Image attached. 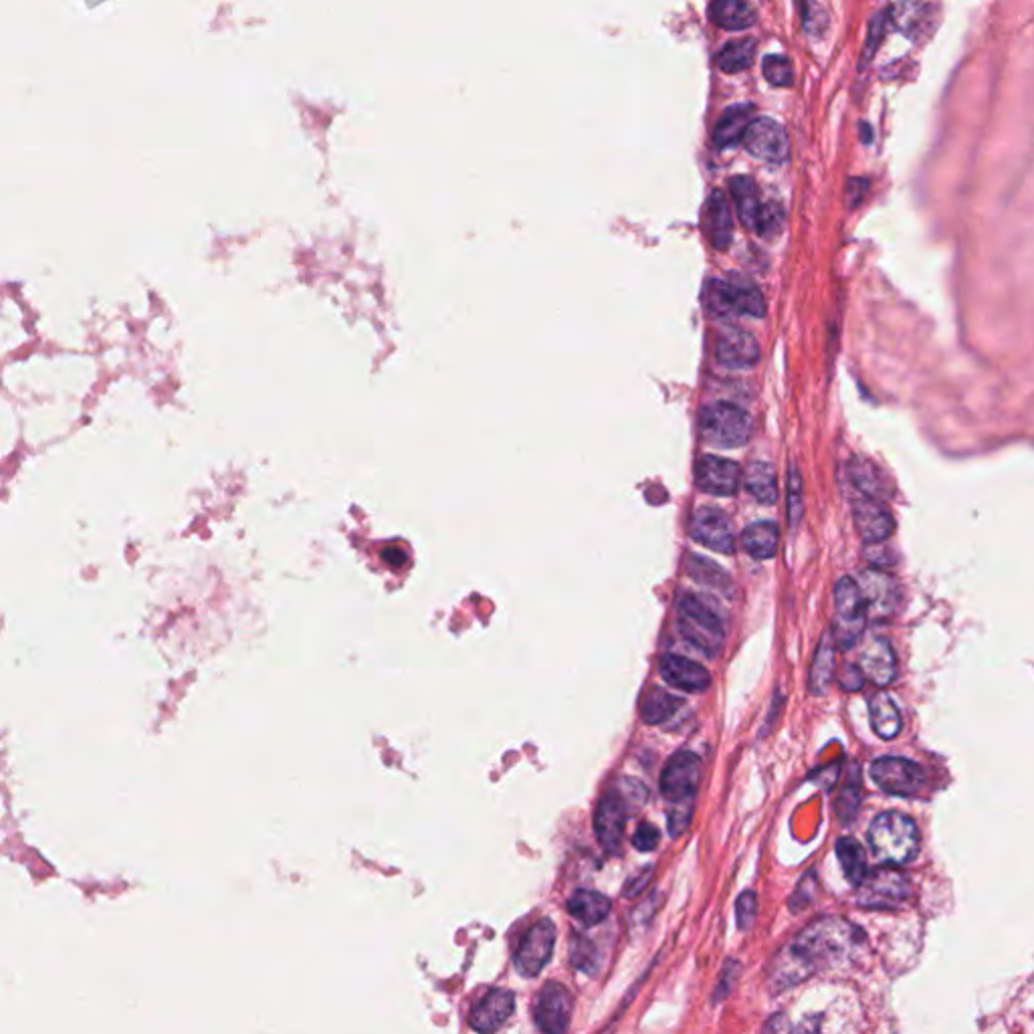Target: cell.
<instances>
[{"mask_svg": "<svg viewBox=\"0 0 1034 1034\" xmlns=\"http://www.w3.org/2000/svg\"><path fill=\"white\" fill-rule=\"evenodd\" d=\"M863 932L841 917H822L810 923L788 944L770 966V982L790 988L810 974L845 964L863 946Z\"/></svg>", "mask_w": 1034, "mask_h": 1034, "instance_id": "cell-1", "label": "cell"}, {"mask_svg": "<svg viewBox=\"0 0 1034 1034\" xmlns=\"http://www.w3.org/2000/svg\"><path fill=\"white\" fill-rule=\"evenodd\" d=\"M869 845L879 863L905 865L919 853L917 824L901 812H883L869 826Z\"/></svg>", "mask_w": 1034, "mask_h": 1034, "instance_id": "cell-2", "label": "cell"}, {"mask_svg": "<svg viewBox=\"0 0 1034 1034\" xmlns=\"http://www.w3.org/2000/svg\"><path fill=\"white\" fill-rule=\"evenodd\" d=\"M677 623L685 641L713 657L726 637V625L717 606L699 594H683L677 604Z\"/></svg>", "mask_w": 1034, "mask_h": 1034, "instance_id": "cell-3", "label": "cell"}, {"mask_svg": "<svg viewBox=\"0 0 1034 1034\" xmlns=\"http://www.w3.org/2000/svg\"><path fill=\"white\" fill-rule=\"evenodd\" d=\"M701 437L707 445L719 449L744 447L752 437V417L732 402H715L701 410Z\"/></svg>", "mask_w": 1034, "mask_h": 1034, "instance_id": "cell-4", "label": "cell"}, {"mask_svg": "<svg viewBox=\"0 0 1034 1034\" xmlns=\"http://www.w3.org/2000/svg\"><path fill=\"white\" fill-rule=\"evenodd\" d=\"M835 616H833V637L841 649H851L859 643L867 627V602L859 582L853 578H841L835 586Z\"/></svg>", "mask_w": 1034, "mask_h": 1034, "instance_id": "cell-5", "label": "cell"}, {"mask_svg": "<svg viewBox=\"0 0 1034 1034\" xmlns=\"http://www.w3.org/2000/svg\"><path fill=\"white\" fill-rule=\"evenodd\" d=\"M707 305L717 316L764 318L766 314V301L756 287L732 281H711L707 287Z\"/></svg>", "mask_w": 1034, "mask_h": 1034, "instance_id": "cell-6", "label": "cell"}, {"mask_svg": "<svg viewBox=\"0 0 1034 1034\" xmlns=\"http://www.w3.org/2000/svg\"><path fill=\"white\" fill-rule=\"evenodd\" d=\"M909 895V879L887 865L865 877L857 891V903L869 909H895L905 903Z\"/></svg>", "mask_w": 1034, "mask_h": 1034, "instance_id": "cell-7", "label": "cell"}, {"mask_svg": "<svg viewBox=\"0 0 1034 1034\" xmlns=\"http://www.w3.org/2000/svg\"><path fill=\"white\" fill-rule=\"evenodd\" d=\"M701 782V760L687 750L677 752L665 764L661 772V792L663 796L677 804H693L695 792Z\"/></svg>", "mask_w": 1034, "mask_h": 1034, "instance_id": "cell-8", "label": "cell"}, {"mask_svg": "<svg viewBox=\"0 0 1034 1034\" xmlns=\"http://www.w3.org/2000/svg\"><path fill=\"white\" fill-rule=\"evenodd\" d=\"M689 536L719 554L736 552V536L730 517L717 507H697L689 520Z\"/></svg>", "mask_w": 1034, "mask_h": 1034, "instance_id": "cell-9", "label": "cell"}, {"mask_svg": "<svg viewBox=\"0 0 1034 1034\" xmlns=\"http://www.w3.org/2000/svg\"><path fill=\"white\" fill-rule=\"evenodd\" d=\"M871 776L883 792L893 796H917L925 786V774L921 766L897 756L875 760L871 766Z\"/></svg>", "mask_w": 1034, "mask_h": 1034, "instance_id": "cell-10", "label": "cell"}, {"mask_svg": "<svg viewBox=\"0 0 1034 1034\" xmlns=\"http://www.w3.org/2000/svg\"><path fill=\"white\" fill-rule=\"evenodd\" d=\"M556 944V927L550 919L534 923L528 934L522 938L520 948L515 952V968L522 976L534 978L550 962Z\"/></svg>", "mask_w": 1034, "mask_h": 1034, "instance_id": "cell-11", "label": "cell"}, {"mask_svg": "<svg viewBox=\"0 0 1034 1034\" xmlns=\"http://www.w3.org/2000/svg\"><path fill=\"white\" fill-rule=\"evenodd\" d=\"M572 994L566 986L548 982L536 998L534 1018L544 1034H566L572 1016Z\"/></svg>", "mask_w": 1034, "mask_h": 1034, "instance_id": "cell-12", "label": "cell"}, {"mask_svg": "<svg viewBox=\"0 0 1034 1034\" xmlns=\"http://www.w3.org/2000/svg\"><path fill=\"white\" fill-rule=\"evenodd\" d=\"M627 824V804L616 792H606L594 812V831L600 847L608 855H616L623 847Z\"/></svg>", "mask_w": 1034, "mask_h": 1034, "instance_id": "cell-13", "label": "cell"}, {"mask_svg": "<svg viewBox=\"0 0 1034 1034\" xmlns=\"http://www.w3.org/2000/svg\"><path fill=\"white\" fill-rule=\"evenodd\" d=\"M744 146L754 158L768 164H784L790 152L786 130L770 118H756L750 124L744 136Z\"/></svg>", "mask_w": 1034, "mask_h": 1034, "instance_id": "cell-14", "label": "cell"}, {"mask_svg": "<svg viewBox=\"0 0 1034 1034\" xmlns=\"http://www.w3.org/2000/svg\"><path fill=\"white\" fill-rule=\"evenodd\" d=\"M695 481L703 493L730 497L740 487L742 471L736 461L705 455L695 467Z\"/></svg>", "mask_w": 1034, "mask_h": 1034, "instance_id": "cell-15", "label": "cell"}, {"mask_svg": "<svg viewBox=\"0 0 1034 1034\" xmlns=\"http://www.w3.org/2000/svg\"><path fill=\"white\" fill-rule=\"evenodd\" d=\"M853 520L867 544H881L893 534V517L877 499L859 497L853 503Z\"/></svg>", "mask_w": 1034, "mask_h": 1034, "instance_id": "cell-16", "label": "cell"}, {"mask_svg": "<svg viewBox=\"0 0 1034 1034\" xmlns=\"http://www.w3.org/2000/svg\"><path fill=\"white\" fill-rule=\"evenodd\" d=\"M659 671L671 687L687 693H703L711 685L709 671L687 657L665 655L659 661Z\"/></svg>", "mask_w": 1034, "mask_h": 1034, "instance_id": "cell-17", "label": "cell"}, {"mask_svg": "<svg viewBox=\"0 0 1034 1034\" xmlns=\"http://www.w3.org/2000/svg\"><path fill=\"white\" fill-rule=\"evenodd\" d=\"M515 996L509 990H491L473 1010L469 1016V1024L479 1034H493L497 1032L513 1014Z\"/></svg>", "mask_w": 1034, "mask_h": 1034, "instance_id": "cell-18", "label": "cell"}, {"mask_svg": "<svg viewBox=\"0 0 1034 1034\" xmlns=\"http://www.w3.org/2000/svg\"><path fill=\"white\" fill-rule=\"evenodd\" d=\"M760 360L756 338L744 330H728L717 340V362L726 368H752Z\"/></svg>", "mask_w": 1034, "mask_h": 1034, "instance_id": "cell-19", "label": "cell"}, {"mask_svg": "<svg viewBox=\"0 0 1034 1034\" xmlns=\"http://www.w3.org/2000/svg\"><path fill=\"white\" fill-rule=\"evenodd\" d=\"M705 233L717 249H728L734 239V219L726 194L721 190H713L707 198L703 213Z\"/></svg>", "mask_w": 1034, "mask_h": 1034, "instance_id": "cell-20", "label": "cell"}, {"mask_svg": "<svg viewBox=\"0 0 1034 1034\" xmlns=\"http://www.w3.org/2000/svg\"><path fill=\"white\" fill-rule=\"evenodd\" d=\"M861 592L867 602L869 614L875 618H885L893 612L897 604V586L893 578L879 570H867L861 576Z\"/></svg>", "mask_w": 1034, "mask_h": 1034, "instance_id": "cell-21", "label": "cell"}, {"mask_svg": "<svg viewBox=\"0 0 1034 1034\" xmlns=\"http://www.w3.org/2000/svg\"><path fill=\"white\" fill-rule=\"evenodd\" d=\"M861 671L877 687H887L897 675V659L885 639H873L861 655Z\"/></svg>", "mask_w": 1034, "mask_h": 1034, "instance_id": "cell-22", "label": "cell"}, {"mask_svg": "<svg viewBox=\"0 0 1034 1034\" xmlns=\"http://www.w3.org/2000/svg\"><path fill=\"white\" fill-rule=\"evenodd\" d=\"M752 112L754 106H750V103H738V106H732L723 112L713 130V144L719 150H728L744 142L750 124L754 122Z\"/></svg>", "mask_w": 1034, "mask_h": 1034, "instance_id": "cell-23", "label": "cell"}, {"mask_svg": "<svg viewBox=\"0 0 1034 1034\" xmlns=\"http://www.w3.org/2000/svg\"><path fill=\"white\" fill-rule=\"evenodd\" d=\"M936 11H938L936 5L905 3V5H891L887 9V15H889V23L895 25L899 31H903V35H907L911 39H921L923 33H929L934 29L936 15H929V13H936Z\"/></svg>", "mask_w": 1034, "mask_h": 1034, "instance_id": "cell-24", "label": "cell"}, {"mask_svg": "<svg viewBox=\"0 0 1034 1034\" xmlns=\"http://www.w3.org/2000/svg\"><path fill=\"white\" fill-rule=\"evenodd\" d=\"M835 637L833 633H824L820 643H818V649L814 653V661H812V667H810V677H808V687H810V693L812 695H824L826 691H829L831 683H833V677H835Z\"/></svg>", "mask_w": 1034, "mask_h": 1034, "instance_id": "cell-25", "label": "cell"}, {"mask_svg": "<svg viewBox=\"0 0 1034 1034\" xmlns=\"http://www.w3.org/2000/svg\"><path fill=\"white\" fill-rule=\"evenodd\" d=\"M732 194H734L736 211H738L742 225L756 231L762 209H764V202L760 200L756 182L750 176H736L732 180Z\"/></svg>", "mask_w": 1034, "mask_h": 1034, "instance_id": "cell-26", "label": "cell"}, {"mask_svg": "<svg viewBox=\"0 0 1034 1034\" xmlns=\"http://www.w3.org/2000/svg\"><path fill=\"white\" fill-rule=\"evenodd\" d=\"M711 21L728 31H742L754 25L756 9L742 0H717L709 7Z\"/></svg>", "mask_w": 1034, "mask_h": 1034, "instance_id": "cell-27", "label": "cell"}, {"mask_svg": "<svg viewBox=\"0 0 1034 1034\" xmlns=\"http://www.w3.org/2000/svg\"><path fill=\"white\" fill-rule=\"evenodd\" d=\"M871 726L881 740H893L901 732V713L887 693H877L869 703Z\"/></svg>", "mask_w": 1034, "mask_h": 1034, "instance_id": "cell-28", "label": "cell"}, {"mask_svg": "<svg viewBox=\"0 0 1034 1034\" xmlns=\"http://www.w3.org/2000/svg\"><path fill=\"white\" fill-rule=\"evenodd\" d=\"M778 526L774 522H758L742 532L744 550L756 560H770L778 552Z\"/></svg>", "mask_w": 1034, "mask_h": 1034, "instance_id": "cell-29", "label": "cell"}, {"mask_svg": "<svg viewBox=\"0 0 1034 1034\" xmlns=\"http://www.w3.org/2000/svg\"><path fill=\"white\" fill-rule=\"evenodd\" d=\"M568 911L584 925H598L610 913V901L602 893L580 889L568 899Z\"/></svg>", "mask_w": 1034, "mask_h": 1034, "instance_id": "cell-30", "label": "cell"}, {"mask_svg": "<svg viewBox=\"0 0 1034 1034\" xmlns=\"http://www.w3.org/2000/svg\"><path fill=\"white\" fill-rule=\"evenodd\" d=\"M744 479H746L748 493L758 503H764V505L776 503V499H778V481H776V471H774L772 465L756 461V463H752L748 467V473H746Z\"/></svg>", "mask_w": 1034, "mask_h": 1034, "instance_id": "cell-31", "label": "cell"}, {"mask_svg": "<svg viewBox=\"0 0 1034 1034\" xmlns=\"http://www.w3.org/2000/svg\"><path fill=\"white\" fill-rule=\"evenodd\" d=\"M837 857L841 861V867L845 871V877L853 885H861L865 881L867 873V855L861 843H857L851 837H845L837 843Z\"/></svg>", "mask_w": 1034, "mask_h": 1034, "instance_id": "cell-32", "label": "cell"}, {"mask_svg": "<svg viewBox=\"0 0 1034 1034\" xmlns=\"http://www.w3.org/2000/svg\"><path fill=\"white\" fill-rule=\"evenodd\" d=\"M756 55V41L750 37L730 41L717 55V65L721 71L726 73H740L746 71Z\"/></svg>", "mask_w": 1034, "mask_h": 1034, "instance_id": "cell-33", "label": "cell"}, {"mask_svg": "<svg viewBox=\"0 0 1034 1034\" xmlns=\"http://www.w3.org/2000/svg\"><path fill=\"white\" fill-rule=\"evenodd\" d=\"M681 707V699L661 687H651L641 703V715L647 723H663Z\"/></svg>", "mask_w": 1034, "mask_h": 1034, "instance_id": "cell-34", "label": "cell"}, {"mask_svg": "<svg viewBox=\"0 0 1034 1034\" xmlns=\"http://www.w3.org/2000/svg\"><path fill=\"white\" fill-rule=\"evenodd\" d=\"M847 477L853 483V487L857 489V493H861V497L877 499L883 491V479H881L877 467L867 461L855 459L847 467Z\"/></svg>", "mask_w": 1034, "mask_h": 1034, "instance_id": "cell-35", "label": "cell"}, {"mask_svg": "<svg viewBox=\"0 0 1034 1034\" xmlns=\"http://www.w3.org/2000/svg\"><path fill=\"white\" fill-rule=\"evenodd\" d=\"M685 568H687L689 576L701 584L715 586V588H730V578L726 576V572H723L711 560H703L699 556H689V560L685 562Z\"/></svg>", "mask_w": 1034, "mask_h": 1034, "instance_id": "cell-36", "label": "cell"}, {"mask_svg": "<svg viewBox=\"0 0 1034 1034\" xmlns=\"http://www.w3.org/2000/svg\"><path fill=\"white\" fill-rule=\"evenodd\" d=\"M570 960H572V966H576L580 972L592 974L598 968L600 956H598L596 946L588 938L574 934L570 940Z\"/></svg>", "mask_w": 1034, "mask_h": 1034, "instance_id": "cell-37", "label": "cell"}, {"mask_svg": "<svg viewBox=\"0 0 1034 1034\" xmlns=\"http://www.w3.org/2000/svg\"><path fill=\"white\" fill-rule=\"evenodd\" d=\"M762 71H764V77L776 87L790 85L794 79L792 63L784 55H768L762 63Z\"/></svg>", "mask_w": 1034, "mask_h": 1034, "instance_id": "cell-38", "label": "cell"}, {"mask_svg": "<svg viewBox=\"0 0 1034 1034\" xmlns=\"http://www.w3.org/2000/svg\"><path fill=\"white\" fill-rule=\"evenodd\" d=\"M859 804H861V780L859 776H851L839 796V804H837V812H839V818L843 822H849L855 812L859 810Z\"/></svg>", "mask_w": 1034, "mask_h": 1034, "instance_id": "cell-39", "label": "cell"}, {"mask_svg": "<svg viewBox=\"0 0 1034 1034\" xmlns=\"http://www.w3.org/2000/svg\"><path fill=\"white\" fill-rule=\"evenodd\" d=\"M802 517V477L792 465L788 471V520L794 528Z\"/></svg>", "mask_w": 1034, "mask_h": 1034, "instance_id": "cell-40", "label": "cell"}, {"mask_svg": "<svg viewBox=\"0 0 1034 1034\" xmlns=\"http://www.w3.org/2000/svg\"><path fill=\"white\" fill-rule=\"evenodd\" d=\"M782 225H784L782 206L776 204V202H764V209H762L756 233L762 235V237H774V235L780 233Z\"/></svg>", "mask_w": 1034, "mask_h": 1034, "instance_id": "cell-41", "label": "cell"}, {"mask_svg": "<svg viewBox=\"0 0 1034 1034\" xmlns=\"http://www.w3.org/2000/svg\"><path fill=\"white\" fill-rule=\"evenodd\" d=\"M756 911H758L756 893L744 891L736 901V919H738V927L742 929V932H748V929L752 927V923L756 919Z\"/></svg>", "mask_w": 1034, "mask_h": 1034, "instance_id": "cell-42", "label": "cell"}, {"mask_svg": "<svg viewBox=\"0 0 1034 1034\" xmlns=\"http://www.w3.org/2000/svg\"><path fill=\"white\" fill-rule=\"evenodd\" d=\"M802 21L808 35H822L829 27V15L820 5H802Z\"/></svg>", "mask_w": 1034, "mask_h": 1034, "instance_id": "cell-43", "label": "cell"}, {"mask_svg": "<svg viewBox=\"0 0 1034 1034\" xmlns=\"http://www.w3.org/2000/svg\"><path fill=\"white\" fill-rule=\"evenodd\" d=\"M889 25H891V23H889L887 9H885L883 13H877V15L873 17L871 27H869V37H867V43H865V55H867V57H871V55L877 51V47H879V43H881V39H883V35H885V31H887V27H889Z\"/></svg>", "mask_w": 1034, "mask_h": 1034, "instance_id": "cell-44", "label": "cell"}, {"mask_svg": "<svg viewBox=\"0 0 1034 1034\" xmlns=\"http://www.w3.org/2000/svg\"><path fill=\"white\" fill-rule=\"evenodd\" d=\"M738 976H740V964H738V962H734V960H730V962L726 964V968H723V972H721V980H719L717 990H715V994H713V1002L723 1000V998H726V996L730 994L732 986H736V982H738Z\"/></svg>", "mask_w": 1034, "mask_h": 1034, "instance_id": "cell-45", "label": "cell"}, {"mask_svg": "<svg viewBox=\"0 0 1034 1034\" xmlns=\"http://www.w3.org/2000/svg\"><path fill=\"white\" fill-rule=\"evenodd\" d=\"M633 845H635V849H637V851H643V853L653 851V849L659 845V831H657V826H653V824H649V822H643V824L639 826V829H637L635 837H633Z\"/></svg>", "mask_w": 1034, "mask_h": 1034, "instance_id": "cell-46", "label": "cell"}, {"mask_svg": "<svg viewBox=\"0 0 1034 1034\" xmlns=\"http://www.w3.org/2000/svg\"><path fill=\"white\" fill-rule=\"evenodd\" d=\"M691 822V804H677L669 814L671 837H681Z\"/></svg>", "mask_w": 1034, "mask_h": 1034, "instance_id": "cell-47", "label": "cell"}, {"mask_svg": "<svg viewBox=\"0 0 1034 1034\" xmlns=\"http://www.w3.org/2000/svg\"><path fill=\"white\" fill-rule=\"evenodd\" d=\"M863 677H865V675H863V671H861V669L847 667V671H845V673H843V677H841V683H843V687H845L847 691H855V689H859V687H861Z\"/></svg>", "mask_w": 1034, "mask_h": 1034, "instance_id": "cell-48", "label": "cell"}, {"mask_svg": "<svg viewBox=\"0 0 1034 1034\" xmlns=\"http://www.w3.org/2000/svg\"><path fill=\"white\" fill-rule=\"evenodd\" d=\"M651 875H653V873H651V869H645L641 875H637L633 881H629L625 895H627V897H635V895H639V893L649 885Z\"/></svg>", "mask_w": 1034, "mask_h": 1034, "instance_id": "cell-49", "label": "cell"}, {"mask_svg": "<svg viewBox=\"0 0 1034 1034\" xmlns=\"http://www.w3.org/2000/svg\"><path fill=\"white\" fill-rule=\"evenodd\" d=\"M382 558H384V562H386V564H390V566H394V568H398V566H402V564L406 562V554H404L398 546H388V548H384V550H382Z\"/></svg>", "mask_w": 1034, "mask_h": 1034, "instance_id": "cell-50", "label": "cell"}, {"mask_svg": "<svg viewBox=\"0 0 1034 1034\" xmlns=\"http://www.w3.org/2000/svg\"><path fill=\"white\" fill-rule=\"evenodd\" d=\"M768 1034H794L786 1016H774L768 1024Z\"/></svg>", "mask_w": 1034, "mask_h": 1034, "instance_id": "cell-51", "label": "cell"}, {"mask_svg": "<svg viewBox=\"0 0 1034 1034\" xmlns=\"http://www.w3.org/2000/svg\"><path fill=\"white\" fill-rule=\"evenodd\" d=\"M818 1024H820V1020H818V1018H814V1016H810V1018H806V1020L798 1026V1030H796L794 1034H818Z\"/></svg>", "mask_w": 1034, "mask_h": 1034, "instance_id": "cell-52", "label": "cell"}]
</instances>
